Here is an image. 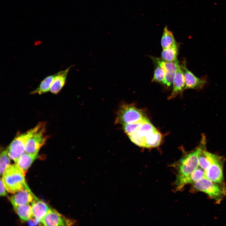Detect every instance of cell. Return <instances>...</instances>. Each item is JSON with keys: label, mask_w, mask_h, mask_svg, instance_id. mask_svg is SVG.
Returning <instances> with one entry per match:
<instances>
[{"label": "cell", "mask_w": 226, "mask_h": 226, "mask_svg": "<svg viewBox=\"0 0 226 226\" xmlns=\"http://www.w3.org/2000/svg\"><path fill=\"white\" fill-rule=\"evenodd\" d=\"M25 176V173L15 164L7 168L1 178L7 191L14 193L26 187Z\"/></svg>", "instance_id": "obj_1"}, {"label": "cell", "mask_w": 226, "mask_h": 226, "mask_svg": "<svg viewBox=\"0 0 226 226\" xmlns=\"http://www.w3.org/2000/svg\"><path fill=\"white\" fill-rule=\"evenodd\" d=\"M223 183L214 182L204 177L192 183L191 191L204 192L218 203L226 196V187Z\"/></svg>", "instance_id": "obj_2"}, {"label": "cell", "mask_w": 226, "mask_h": 226, "mask_svg": "<svg viewBox=\"0 0 226 226\" xmlns=\"http://www.w3.org/2000/svg\"><path fill=\"white\" fill-rule=\"evenodd\" d=\"M200 149V147H198L173 165L177 171L175 181L188 176L198 167V155Z\"/></svg>", "instance_id": "obj_3"}, {"label": "cell", "mask_w": 226, "mask_h": 226, "mask_svg": "<svg viewBox=\"0 0 226 226\" xmlns=\"http://www.w3.org/2000/svg\"><path fill=\"white\" fill-rule=\"evenodd\" d=\"M45 126V123L40 122L33 128L16 137L11 142L7 149L10 158L15 162L25 153V145L28 140L35 132Z\"/></svg>", "instance_id": "obj_4"}, {"label": "cell", "mask_w": 226, "mask_h": 226, "mask_svg": "<svg viewBox=\"0 0 226 226\" xmlns=\"http://www.w3.org/2000/svg\"><path fill=\"white\" fill-rule=\"evenodd\" d=\"M147 119L143 111L132 104H123L117 113L116 123L122 125L143 122Z\"/></svg>", "instance_id": "obj_5"}, {"label": "cell", "mask_w": 226, "mask_h": 226, "mask_svg": "<svg viewBox=\"0 0 226 226\" xmlns=\"http://www.w3.org/2000/svg\"><path fill=\"white\" fill-rule=\"evenodd\" d=\"M186 63L183 62L180 65L183 71L185 83V89H188L200 90L203 89L207 83L206 76L198 78L186 67Z\"/></svg>", "instance_id": "obj_6"}, {"label": "cell", "mask_w": 226, "mask_h": 226, "mask_svg": "<svg viewBox=\"0 0 226 226\" xmlns=\"http://www.w3.org/2000/svg\"><path fill=\"white\" fill-rule=\"evenodd\" d=\"M223 159L218 156L217 159L205 170V177L214 182L223 183Z\"/></svg>", "instance_id": "obj_7"}, {"label": "cell", "mask_w": 226, "mask_h": 226, "mask_svg": "<svg viewBox=\"0 0 226 226\" xmlns=\"http://www.w3.org/2000/svg\"><path fill=\"white\" fill-rule=\"evenodd\" d=\"M156 129L148 119L142 122L136 131L128 136L130 140L134 144L144 147L145 138L149 134Z\"/></svg>", "instance_id": "obj_8"}, {"label": "cell", "mask_w": 226, "mask_h": 226, "mask_svg": "<svg viewBox=\"0 0 226 226\" xmlns=\"http://www.w3.org/2000/svg\"><path fill=\"white\" fill-rule=\"evenodd\" d=\"M45 126L35 132L27 141L25 147V152L29 153H38L40 149L44 144L47 137L45 135Z\"/></svg>", "instance_id": "obj_9"}, {"label": "cell", "mask_w": 226, "mask_h": 226, "mask_svg": "<svg viewBox=\"0 0 226 226\" xmlns=\"http://www.w3.org/2000/svg\"><path fill=\"white\" fill-rule=\"evenodd\" d=\"M41 223L45 226H63L71 225V221L55 210L50 208L42 220Z\"/></svg>", "instance_id": "obj_10"}, {"label": "cell", "mask_w": 226, "mask_h": 226, "mask_svg": "<svg viewBox=\"0 0 226 226\" xmlns=\"http://www.w3.org/2000/svg\"><path fill=\"white\" fill-rule=\"evenodd\" d=\"M36 197L27 185L24 189L11 197L10 200L13 206L15 207L29 204Z\"/></svg>", "instance_id": "obj_11"}, {"label": "cell", "mask_w": 226, "mask_h": 226, "mask_svg": "<svg viewBox=\"0 0 226 226\" xmlns=\"http://www.w3.org/2000/svg\"><path fill=\"white\" fill-rule=\"evenodd\" d=\"M173 88L169 98L172 99L182 94L185 90V83L183 71L180 65L178 64L177 71L173 81Z\"/></svg>", "instance_id": "obj_12"}, {"label": "cell", "mask_w": 226, "mask_h": 226, "mask_svg": "<svg viewBox=\"0 0 226 226\" xmlns=\"http://www.w3.org/2000/svg\"><path fill=\"white\" fill-rule=\"evenodd\" d=\"M31 206L35 221L38 223H41L50 208L46 203L36 197L31 202Z\"/></svg>", "instance_id": "obj_13"}, {"label": "cell", "mask_w": 226, "mask_h": 226, "mask_svg": "<svg viewBox=\"0 0 226 226\" xmlns=\"http://www.w3.org/2000/svg\"><path fill=\"white\" fill-rule=\"evenodd\" d=\"M205 177V170L201 167H198L190 175L174 183L176 190L180 191L186 185L192 184Z\"/></svg>", "instance_id": "obj_14"}, {"label": "cell", "mask_w": 226, "mask_h": 226, "mask_svg": "<svg viewBox=\"0 0 226 226\" xmlns=\"http://www.w3.org/2000/svg\"><path fill=\"white\" fill-rule=\"evenodd\" d=\"M71 66L66 69L60 71L54 78L51 85L50 92L54 94H58L63 87L66 83V79L68 73Z\"/></svg>", "instance_id": "obj_15"}, {"label": "cell", "mask_w": 226, "mask_h": 226, "mask_svg": "<svg viewBox=\"0 0 226 226\" xmlns=\"http://www.w3.org/2000/svg\"><path fill=\"white\" fill-rule=\"evenodd\" d=\"M178 61L168 62L163 61V66L165 71V75L164 84L167 86L171 85L176 74Z\"/></svg>", "instance_id": "obj_16"}, {"label": "cell", "mask_w": 226, "mask_h": 226, "mask_svg": "<svg viewBox=\"0 0 226 226\" xmlns=\"http://www.w3.org/2000/svg\"><path fill=\"white\" fill-rule=\"evenodd\" d=\"M198 155V165L200 167L206 170L215 160L217 155L211 153L201 146Z\"/></svg>", "instance_id": "obj_17"}, {"label": "cell", "mask_w": 226, "mask_h": 226, "mask_svg": "<svg viewBox=\"0 0 226 226\" xmlns=\"http://www.w3.org/2000/svg\"><path fill=\"white\" fill-rule=\"evenodd\" d=\"M38 153H29L25 152L15 162L25 173L38 156Z\"/></svg>", "instance_id": "obj_18"}, {"label": "cell", "mask_w": 226, "mask_h": 226, "mask_svg": "<svg viewBox=\"0 0 226 226\" xmlns=\"http://www.w3.org/2000/svg\"><path fill=\"white\" fill-rule=\"evenodd\" d=\"M154 63L156 64L152 82H156L164 84L165 71L163 66V60L158 58L152 57Z\"/></svg>", "instance_id": "obj_19"}, {"label": "cell", "mask_w": 226, "mask_h": 226, "mask_svg": "<svg viewBox=\"0 0 226 226\" xmlns=\"http://www.w3.org/2000/svg\"><path fill=\"white\" fill-rule=\"evenodd\" d=\"M57 73L50 75L45 77L40 83L39 86L30 94L40 95L46 93L50 91L51 85Z\"/></svg>", "instance_id": "obj_20"}, {"label": "cell", "mask_w": 226, "mask_h": 226, "mask_svg": "<svg viewBox=\"0 0 226 226\" xmlns=\"http://www.w3.org/2000/svg\"><path fill=\"white\" fill-rule=\"evenodd\" d=\"M162 136L157 129L149 134L145 138L144 147L154 148L158 146L161 143Z\"/></svg>", "instance_id": "obj_21"}, {"label": "cell", "mask_w": 226, "mask_h": 226, "mask_svg": "<svg viewBox=\"0 0 226 226\" xmlns=\"http://www.w3.org/2000/svg\"><path fill=\"white\" fill-rule=\"evenodd\" d=\"M13 207L15 212L23 220L28 221L33 218L31 206L29 204L19 205Z\"/></svg>", "instance_id": "obj_22"}, {"label": "cell", "mask_w": 226, "mask_h": 226, "mask_svg": "<svg viewBox=\"0 0 226 226\" xmlns=\"http://www.w3.org/2000/svg\"><path fill=\"white\" fill-rule=\"evenodd\" d=\"M177 43L173 33L169 30L167 26H165L163 30L161 40L163 49L168 48Z\"/></svg>", "instance_id": "obj_23"}, {"label": "cell", "mask_w": 226, "mask_h": 226, "mask_svg": "<svg viewBox=\"0 0 226 226\" xmlns=\"http://www.w3.org/2000/svg\"><path fill=\"white\" fill-rule=\"evenodd\" d=\"M179 46L177 43L171 47L163 49L161 54L162 59L168 62H173L176 60L178 53Z\"/></svg>", "instance_id": "obj_24"}, {"label": "cell", "mask_w": 226, "mask_h": 226, "mask_svg": "<svg viewBox=\"0 0 226 226\" xmlns=\"http://www.w3.org/2000/svg\"><path fill=\"white\" fill-rule=\"evenodd\" d=\"M10 158L7 149L3 150L1 153L0 158V173L2 175L7 168L10 164Z\"/></svg>", "instance_id": "obj_25"}, {"label": "cell", "mask_w": 226, "mask_h": 226, "mask_svg": "<svg viewBox=\"0 0 226 226\" xmlns=\"http://www.w3.org/2000/svg\"><path fill=\"white\" fill-rule=\"evenodd\" d=\"M142 122L128 123L123 125V130L126 134L128 136L136 131Z\"/></svg>", "instance_id": "obj_26"}, {"label": "cell", "mask_w": 226, "mask_h": 226, "mask_svg": "<svg viewBox=\"0 0 226 226\" xmlns=\"http://www.w3.org/2000/svg\"><path fill=\"white\" fill-rule=\"evenodd\" d=\"M0 195L1 196H5L7 194V189L3 183L2 178L0 179Z\"/></svg>", "instance_id": "obj_27"}]
</instances>
